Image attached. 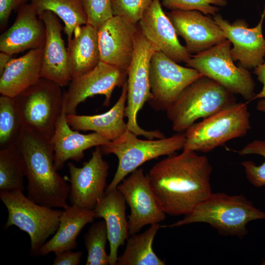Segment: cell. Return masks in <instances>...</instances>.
Instances as JSON below:
<instances>
[{"label":"cell","mask_w":265,"mask_h":265,"mask_svg":"<svg viewBox=\"0 0 265 265\" xmlns=\"http://www.w3.org/2000/svg\"><path fill=\"white\" fill-rule=\"evenodd\" d=\"M43 48L12 58L0 75V93L14 98L41 78Z\"/></svg>","instance_id":"obj_24"},{"label":"cell","mask_w":265,"mask_h":265,"mask_svg":"<svg viewBox=\"0 0 265 265\" xmlns=\"http://www.w3.org/2000/svg\"><path fill=\"white\" fill-rule=\"evenodd\" d=\"M265 18V6L260 22L251 28L243 19H237L230 24L219 14L213 16L215 22L222 29L226 39L233 44L230 54L234 61H239V66L249 70L264 62L265 38L262 27Z\"/></svg>","instance_id":"obj_15"},{"label":"cell","mask_w":265,"mask_h":265,"mask_svg":"<svg viewBox=\"0 0 265 265\" xmlns=\"http://www.w3.org/2000/svg\"><path fill=\"white\" fill-rule=\"evenodd\" d=\"M254 69L253 73L257 76L258 80L263 86L261 91L255 95L253 100L265 98V61Z\"/></svg>","instance_id":"obj_38"},{"label":"cell","mask_w":265,"mask_h":265,"mask_svg":"<svg viewBox=\"0 0 265 265\" xmlns=\"http://www.w3.org/2000/svg\"><path fill=\"white\" fill-rule=\"evenodd\" d=\"M146 38L169 58L177 63H186L191 55L181 44L175 28L163 11L160 0H153L139 22Z\"/></svg>","instance_id":"obj_19"},{"label":"cell","mask_w":265,"mask_h":265,"mask_svg":"<svg viewBox=\"0 0 265 265\" xmlns=\"http://www.w3.org/2000/svg\"><path fill=\"white\" fill-rule=\"evenodd\" d=\"M82 256L81 251L73 252L67 250L55 255L53 261V265H78Z\"/></svg>","instance_id":"obj_37"},{"label":"cell","mask_w":265,"mask_h":265,"mask_svg":"<svg viewBox=\"0 0 265 265\" xmlns=\"http://www.w3.org/2000/svg\"><path fill=\"white\" fill-rule=\"evenodd\" d=\"M12 55L8 53L0 52V75L2 73L6 65L12 59Z\"/></svg>","instance_id":"obj_39"},{"label":"cell","mask_w":265,"mask_h":265,"mask_svg":"<svg viewBox=\"0 0 265 265\" xmlns=\"http://www.w3.org/2000/svg\"><path fill=\"white\" fill-rule=\"evenodd\" d=\"M127 71L100 61L90 71L72 79L64 92L63 106L67 114L76 113L78 106L96 95L105 97L104 106H108L116 87L127 80Z\"/></svg>","instance_id":"obj_13"},{"label":"cell","mask_w":265,"mask_h":265,"mask_svg":"<svg viewBox=\"0 0 265 265\" xmlns=\"http://www.w3.org/2000/svg\"><path fill=\"white\" fill-rule=\"evenodd\" d=\"M16 142L25 163L27 197L44 206L66 209L70 185L55 167L51 140L22 127Z\"/></svg>","instance_id":"obj_2"},{"label":"cell","mask_w":265,"mask_h":265,"mask_svg":"<svg viewBox=\"0 0 265 265\" xmlns=\"http://www.w3.org/2000/svg\"><path fill=\"white\" fill-rule=\"evenodd\" d=\"M160 228L159 223L154 224L142 233L130 236L116 265H164V261L153 248L154 238Z\"/></svg>","instance_id":"obj_27"},{"label":"cell","mask_w":265,"mask_h":265,"mask_svg":"<svg viewBox=\"0 0 265 265\" xmlns=\"http://www.w3.org/2000/svg\"><path fill=\"white\" fill-rule=\"evenodd\" d=\"M46 36L44 22L31 3L18 10L13 24L0 36V51L13 55L25 50L44 48Z\"/></svg>","instance_id":"obj_20"},{"label":"cell","mask_w":265,"mask_h":265,"mask_svg":"<svg viewBox=\"0 0 265 265\" xmlns=\"http://www.w3.org/2000/svg\"><path fill=\"white\" fill-rule=\"evenodd\" d=\"M95 218L93 210L69 205L59 218L58 228L53 237L40 248L38 255L46 256L53 252L57 255L62 252L75 249L77 238L82 229Z\"/></svg>","instance_id":"obj_25"},{"label":"cell","mask_w":265,"mask_h":265,"mask_svg":"<svg viewBox=\"0 0 265 265\" xmlns=\"http://www.w3.org/2000/svg\"><path fill=\"white\" fill-rule=\"evenodd\" d=\"M62 86L41 78L14 97L22 127L51 139L63 106Z\"/></svg>","instance_id":"obj_8"},{"label":"cell","mask_w":265,"mask_h":265,"mask_svg":"<svg viewBox=\"0 0 265 265\" xmlns=\"http://www.w3.org/2000/svg\"><path fill=\"white\" fill-rule=\"evenodd\" d=\"M127 130L118 138L101 146L103 154H112L118 158V166L107 192L117 186L132 172L145 162L162 156H169L183 149L185 133H178L169 137L156 139H141Z\"/></svg>","instance_id":"obj_5"},{"label":"cell","mask_w":265,"mask_h":265,"mask_svg":"<svg viewBox=\"0 0 265 265\" xmlns=\"http://www.w3.org/2000/svg\"><path fill=\"white\" fill-rule=\"evenodd\" d=\"M176 34L186 42L190 54H197L226 40L213 18L198 10H172L166 13Z\"/></svg>","instance_id":"obj_17"},{"label":"cell","mask_w":265,"mask_h":265,"mask_svg":"<svg viewBox=\"0 0 265 265\" xmlns=\"http://www.w3.org/2000/svg\"><path fill=\"white\" fill-rule=\"evenodd\" d=\"M161 5L172 10H198L205 15H216L218 6H225L226 0H162Z\"/></svg>","instance_id":"obj_33"},{"label":"cell","mask_w":265,"mask_h":265,"mask_svg":"<svg viewBox=\"0 0 265 265\" xmlns=\"http://www.w3.org/2000/svg\"><path fill=\"white\" fill-rule=\"evenodd\" d=\"M0 198L8 213L5 228L15 226L27 233L30 253L38 256L42 246L57 231L62 211L38 204L21 190L0 191Z\"/></svg>","instance_id":"obj_7"},{"label":"cell","mask_w":265,"mask_h":265,"mask_svg":"<svg viewBox=\"0 0 265 265\" xmlns=\"http://www.w3.org/2000/svg\"><path fill=\"white\" fill-rule=\"evenodd\" d=\"M38 15L44 22L46 30L41 78L51 80L62 87L68 85L72 80V77L67 49L62 38L63 27L58 17L50 11H43Z\"/></svg>","instance_id":"obj_18"},{"label":"cell","mask_w":265,"mask_h":265,"mask_svg":"<svg viewBox=\"0 0 265 265\" xmlns=\"http://www.w3.org/2000/svg\"><path fill=\"white\" fill-rule=\"evenodd\" d=\"M101 146L96 147L91 158L78 167L72 162L67 165L70 174L71 204L93 210L105 194L109 165L103 158Z\"/></svg>","instance_id":"obj_14"},{"label":"cell","mask_w":265,"mask_h":265,"mask_svg":"<svg viewBox=\"0 0 265 265\" xmlns=\"http://www.w3.org/2000/svg\"><path fill=\"white\" fill-rule=\"evenodd\" d=\"M121 95L114 106L107 111L92 115L67 114L69 125L75 130L92 131L110 141L122 135L127 130L124 121L127 102V80L122 85Z\"/></svg>","instance_id":"obj_23"},{"label":"cell","mask_w":265,"mask_h":265,"mask_svg":"<svg viewBox=\"0 0 265 265\" xmlns=\"http://www.w3.org/2000/svg\"><path fill=\"white\" fill-rule=\"evenodd\" d=\"M202 76L197 70L181 66L156 51L150 66L151 107L156 111H166L186 87Z\"/></svg>","instance_id":"obj_11"},{"label":"cell","mask_w":265,"mask_h":265,"mask_svg":"<svg viewBox=\"0 0 265 265\" xmlns=\"http://www.w3.org/2000/svg\"><path fill=\"white\" fill-rule=\"evenodd\" d=\"M231 45L226 39L191 56L186 64L232 93L239 94L245 100L251 101L256 95L255 83L248 70L234 64L230 54Z\"/></svg>","instance_id":"obj_10"},{"label":"cell","mask_w":265,"mask_h":265,"mask_svg":"<svg viewBox=\"0 0 265 265\" xmlns=\"http://www.w3.org/2000/svg\"><path fill=\"white\" fill-rule=\"evenodd\" d=\"M66 115L63 106L51 139L54 151V166L57 171L61 170L69 159L80 161L84 158L85 150L103 146L110 141L95 132L82 134L73 130L68 124Z\"/></svg>","instance_id":"obj_21"},{"label":"cell","mask_w":265,"mask_h":265,"mask_svg":"<svg viewBox=\"0 0 265 265\" xmlns=\"http://www.w3.org/2000/svg\"><path fill=\"white\" fill-rule=\"evenodd\" d=\"M259 219H265V212L255 207L243 195L212 192L183 219L161 228L206 223L221 235L242 238L248 233V223Z\"/></svg>","instance_id":"obj_3"},{"label":"cell","mask_w":265,"mask_h":265,"mask_svg":"<svg viewBox=\"0 0 265 265\" xmlns=\"http://www.w3.org/2000/svg\"><path fill=\"white\" fill-rule=\"evenodd\" d=\"M250 116L246 104L236 102L186 130L183 149L209 152L231 139L243 137L251 129Z\"/></svg>","instance_id":"obj_6"},{"label":"cell","mask_w":265,"mask_h":265,"mask_svg":"<svg viewBox=\"0 0 265 265\" xmlns=\"http://www.w3.org/2000/svg\"><path fill=\"white\" fill-rule=\"evenodd\" d=\"M87 17V24L97 29L106 20L112 17L111 0H82Z\"/></svg>","instance_id":"obj_35"},{"label":"cell","mask_w":265,"mask_h":265,"mask_svg":"<svg viewBox=\"0 0 265 265\" xmlns=\"http://www.w3.org/2000/svg\"><path fill=\"white\" fill-rule=\"evenodd\" d=\"M126 201L116 188L100 199L93 211L95 218L105 221L109 243V265H116L118 250L130 237L128 221L126 215Z\"/></svg>","instance_id":"obj_22"},{"label":"cell","mask_w":265,"mask_h":265,"mask_svg":"<svg viewBox=\"0 0 265 265\" xmlns=\"http://www.w3.org/2000/svg\"><path fill=\"white\" fill-rule=\"evenodd\" d=\"M153 0H111L113 16H119L137 24Z\"/></svg>","instance_id":"obj_34"},{"label":"cell","mask_w":265,"mask_h":265,"mask_svg":"<svg viewBox=\"0 0 265 265\" xmlns=\"http://www.w3.org/2000/svg\"><path fill=\"white\" fill-rule=\"evenodd\" d=\"M256 108L257 110L265 112V98L261 99V100L258 102Z\"/></svg>","instance_id":"obj_40"},{"label":"cell","mask_w":265,"mask_h":265,"mask_svg":"<svg viewBox=\"0 0 265 265\" xmlns=\"http://www.w3.org/2000/svg\"><path fill=\"white\" fill-rule=\"evenodd\" d=\"M30 0H0V26L3 29L6 26L12 12L18 10Z\"/></svg>","instance_id":"obj_36"},{"label":"cell","mask_w":265,"mask_h":265,"mask_svg":"<svg viewBox=\"0 0 265 265\" xmlns=\"http://www.w3.org/2000/svg\"><path fill=\"white\" fill-rule=\"evenodd\" d=\"M25 177V163L16 142L0 149V191H23Z\"/></svg>","instance_id":"obj_29"},{"label":"cell","mask_w":265,"mask_h":265,"mask_svg":"<svg viewBox=\"0 0 265 265\" xmlns=\"http://www.w3.org/2000/svg\"><path fill=\"white\" fill-rule=\"evenodd\" d=\"M22 128L18 106L14 98L1 95L0 97V148L13 144Z\"/></svg>","instance_id":"obj_30"},{"label":"cell","mask_w":265,"mask_h":265,"mask_svg":"<svg viewBox=\"0 0 265 265\" xmlns=\"http://www.w3.org/2000/svg\"><path fill=\"white\" fill-rule=\"evenodd\" d=\"M236 152L241 156L257 154L264 157L265 161L257 166L251 160H245L241 163L244 167L246 177L254 186L260 187L265 186V140H254Z\"/></svg>","instance_id":"obj_32"},{"label":"cell","mask_w":265,"mask_h":265,"mask_svg":"<svg viewBox=\"0 0 265 265\" xmlns=\"http://www.w3.org/2000/svg\"><path fill=\"white\" fill-rule=\"evenodd\" d=\"M158 48L143 35L138 26L133 57L127 71V95L125 117L128 130L137 136L147 139L162 138L164 134L159 130L147 131L137 123V114L145 103L152 97L150 83V66L152 57Z\"/></svg>","instance_id":"obj_9"},{"label":"cell","mask_w":265,"mask_h":265,"mask_svg":"<svg viewBox=\"0 0 265 265\" xmlns=\"http://www.w3.org/2000/svg\"><path fill=\"white\" fill-rule=\"evenodd\" d=\"M116 188L130 209L128 220L130 236L136 234L146 225L159 223L165 219L166 213L159 204L142 168L132 172Z\"/></svg>","instance_id":"obj_12"},{"label":"cell","mask_w":265,"mask_h":265,"mask_svg":"<svg viewBox=\"0 0 265 265\" xmlns=\"http://www.w3.org/2000/svg\"><path fill=\"white\" fill-rule=\"evenodd\" d=\"M68 58L72 79L94 68L101 61L98 29L86 24L76 30L68 41Z\"/></svg>","instance_id":"obj_26"},{"label":"cell","mask_w":265,"mask_h":265,"mask_svg":"<svg viewBox=\"0 0 265 265\" xmlns=\"http://www.w3.org/2000/svg\"><path fill=\"white\" fill-rule=\"evenodd\" d=\"M138 26L113 16L98 28L101 61L128 71L135 48Z\"/></svg>","instance_id":"obj_16"},{"label":"cell","mask_w":265,"mask_h":265,"mask_svg":"<svg viewBox=\"0 0 265 265\" xmlns=\"http://www.w3.org/2000/svg\"><path fill=\"white\" fill-rule=\"evenodd\" d=\"M212 166L205 156L183 150L156 163L147 174L161 208L170 215H186L212 193Z\"/></svg>","instance_id":"obj_1"},{"label":"cell","mask_w":265,"mask_h":265,"mask_svg":"<svg viewBox=\"0 0 265 265\" xmlns=\"http://www.w3.org/2000/svg\"><path fill=\"white\" fill-rule=\"evenodd\" d=\"M108 240L105 221L93 223L84 236V243L87 251L85 265H109V254L106 247Z\"/></svg>","instance_id":"obj_31"},{"label":"cell","mask_w":265,"mask_h":265,"mask_svg":"<svg viewBox=\"0 0 265 265\" xmlns=\"http://www.w3.org/2000/svg\"><path fill=\"white\" fill-rule=\"evenodd\" d=\"M30 1L38 15L48 10L62 20L68 41L72 39L76 30L87 24V17L82 0H30Z\"/></svg>","instance_id":"obj_28"},{"label":"cell","mask_w":265,"mask_h":265,"mask_svg":"<svg viewBox=\"0 0 265 265\" xmlns=\"http://www.w3.org/2000/svg\"><path fill=\"white\" fill-rule=\"evenodd\" d=\"M235 94L214 80L202 76L187 87L166 110L173 130L186 132L195 122L236 103Z\"/></svg>","instance_id":"obj_4"}]
</instances>
